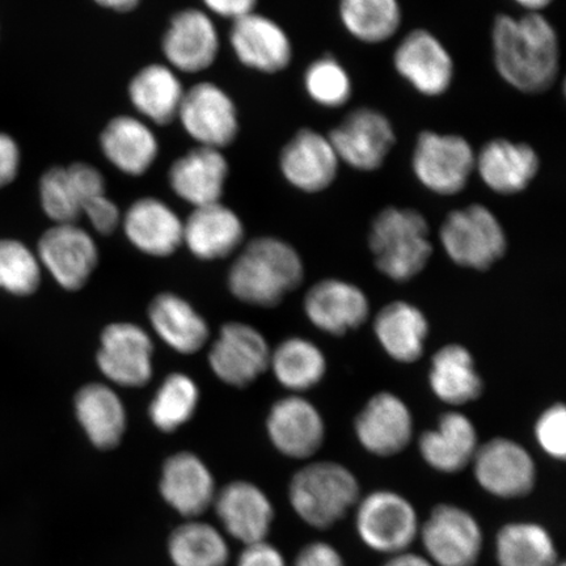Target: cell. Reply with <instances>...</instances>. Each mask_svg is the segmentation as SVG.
<instances>
[{
    "instance_id": "cell-40",
    "label": "cell",
    "mask_w": 566,
    "mask_h": 566,
    "mask_svg": "<svg viewBox=\"0 0 566 566\" xmlns=\"http://www.w3.org/2000/svg\"><path fill=\"white\" fill-rule=\"evenodd\" d=\"M41 208L54 223H77L86 197L67 166H54L41 176L39 184Z\"/></svg>"
},
{
    "instance_id": "cell-28",
    "label": "cell",
    "mask_w": 566,
    "mask_h": 566,
    "mask_svg": "<svg viewBox=\"0 0 566 566\" xmlns=\"http://www.w3.org/2000/svg\"><path fill=\"white\" fill-rule=\"evenodd\" d=\"M479 448L475 423L459 410L443 413L437 427L423 431L419 440L423 462L446 475H454L471 465Z\"/></svg>"
},
{
    "instance_id": "cell-51",
    "label": "cell",
    "mask_w": 566,
    "mask_h": 566,
    "mask_svg": "<svg viewBox=\"0 0 566 566\" xmlns=\"http://www.w3.org/2000/svg\"><path fill=\"white\" fill-rule=\"evenodd\" d=\"M526 12L543 13L555 0H514Z\"/></svg>"
},
{
    "instance_id": "cell-39",
    "label": "cell",
    "mask_w": 566,
    "mask_h": 566,
    "mask_svg": "<svg viewBox=\"0 0 566 566\" xmlns=\"http://www.w3.org/2000/svg\"><path fill=\"white\" fill-rule=\"evenodd\" d=\"M198 402L200 389L196 381L187 374L174 373L163 380L148 408V416L163 433H174L192 420Z\"/></svg>"
},
{
    "instance_id": "cell-43",
    "label": "cell",
    "mask_w": 566,
    "mask_h": 566,
    "mask_svg": "<svg viewBox=\"0 0 566 566\" xmlns=\"http://www.w3.org/2000/svg\"><path fill=\"white\" fill-rule=\"evenodd\" d=\"M534 434L539 448L556 460L566 457V408L563 402H555L537 417Z\"/></svg>"
},
{
    "instance_id": "cell-2",
    "label": "cell",
    "mask_w": 566,
    "mask_h": 566,
    "mask_svg": "<svg viewBox=\"0 0 566 566\" xmlns=\"http://www.w3.org/2000/svg\"><path fill=\"white\" fill-rule=\"evenodd\" d=\"M303 280V260L292 244L275 237H259L243 245L230 268L228 282L240 302L273 308Z\"/></svg>"
},
{
    "instance_id": "cell-47",
    "label": "cell",
    "mask_w": 566,
    "mask_h": 566,
    "mask_svg": "<svg viewBox=\"0 0 566 566\" xmlns=\"http://www.w3.org/2000/svg\"><path fill=\"white\" fill-rule=\"evenodd\" d=\"M203 10L212 18L232 21L256 12L259 0H201Z\"/></svg>"
},
{
    "instance_id": "cell-49",
    "label": "cell",
    "mask_w": 566,
    "mask_h": 566,
    "mask_svg": "<svg viewBox=\"0 0 566 566\" xmlns=\"http://www.w3.org/2000/svg\"><path fill=\"white\" fill-rule=\"evenodd\" d=\"M384 566H434V564L428 557L405 551L389 557Z\"/></svg>"
},
{
    "instance_id": "cell-50",
    "label": "cell",
    "mask_w": 566,
    "mask_h": 566,
    "mask_svg": "<svg viewBox=\"0 0 566 566\" xmlns=\"http://www.w3.org/2000/svg\"><path fill=\"white\" fill-rule=\"evenodd\" d=\"M103 10L116 13H129L138 9L142 0H92Z\"/></svg>"
},
{
    "instance_id": "cell-27",
    "label": "cell",
    "mask_w": 566,
    "mask_h": 566,
    "mask_svg": "<svg viewBox=\"0 0 566 566\" xmlns=\"http://www.w3.org/2000/svg\"><path fill=\"white\" fill-rule=\"evenodd\" d=\"M244 239L242 218L223 202L195 208L184 221L182 245L203 261L231 256L243 247Z\"/></svg>"
},
{
    "instance_id": "cell-33",
    "label": "cell",
    "mask_w": 566,
    "mask_h": 566,
    "mask_svg": "<svg viewBox=\"0 0 566 566\" xmlns=\"http://www.w3.org/2000/svg\"><path fill=\"white\" fill-rule=\"evenodd\" d=\"M75 415L84 433L95 448L112 450L123 441L127 416L115 389L103 384H90L75 396Z\"/></svg>"
},
{
    "instance_id": "cell-21",
    "label": "cell",
    "mask_w": 566,
    "mask_h": 566,
    "mask_svg": "<svg viewBox=\"0 0 566 566\" xmlns=\"http://www.w3.org/2000/svg\"><path fill=\"white\" fill-rule=\"evenodd\" d=\"M269 440L282 455L313 458L327 437L324 417L302 395H290L274 402L266 419Z\"/></svg>"
},
{
    "instance_id": "cell-41",
    "label": "cell",
    "mask_w": 566,
    "mask_h": 566,
    "mask_svg": "<svg viewBox=\"0 0 566 566\" xmlns=\"http://www.w3.org/2000/svg\"><path fill=\"white\" fill-rule=\"evenodd\" d=\"M303 86L311 101L327 109L343 108L353 96L349 71L332 55L310 63L304 71Z\"/></svg>"
},
{
    "instance_id": "cell-25",
    "label": "cell",
    "mask_w": 566,
    "mask_h": 566,
    "mask_svg": "<svg viewBox=\"0 0 566 566\" xmlns=\"http://www.w3.org/2000/svg\"><path fill=\"white\" fill-rule=\"evenodd\" d=\"M122 229L129 243L153 258L171 256L182 245L184 221L161 198H137L123 212Z\"/></svg>"
},
{
    "instance_id": "cell-45",
    "label": "cell",
    "mask_w": 566,
    "mask_h": 566,
    "mask_svg": "<svg viewBox=\"0 0 566 566\" xmlns=\"http://www.w3.org/2000/svg\"><path fill=\"white\" fill-rule=\"evenodd\" d=\"M292 566H346L338 549L327 542H313L296 555Z\"/></svg>"
},
{
    "instance_id": "cell-8",
    "label": "cell",
    "mask_w": 566,
    "mask_h": 566,
    "mask_svg": "<svg viewBox=\"0 0 566 566\" xmlns=\"http://www.w3.org/2000/svg\"><path fill=\"white\" fill-rule=\"evenodd\" d=\"M176 122L196 146L223 151L239 137L237 103L228 91L210 81L187 88Z\"/></svg>"
},
{
    "instance_id": "cell-44",
    "label": "cell",
    "mask_w": 566,
    "mask_h": 566,
    "mask_svg": "<svg viewBox=\"0 0 566 566\" xmlns=\"http://www.w3.org/2000/svg\"><path fill=\"white\" fill-rule=\"evenodd\" d=\"M83 216L98 235L108 237L122 228L123 211L106 193L88 201L83 209Z\"/></svg>"
},
{
    "instance_id": "cell-7",
    "label": "cell",
    "mask_w": 566,
    "mask_h": 566,
    "mask_svg": "<svg viewBox=\"0 0 566 566\" xmlns=\"http://www.w3.org/2000/svg\"><path fill=\"white\" fill-rule=\"evenodd\" d=\"M356 530L366 547L379 554L408 551L420 533L419 515L405 495L378 490L359 499Z\"/></svg>"
},
{
    "instance_id": "cell-31",
    "label": "cell",
    "mask_w": 566,
    "mask_h": 566,
    "mask_svg": "<svg viewBox=\"0 0 566 566\" xmlns=\"http://www.w3.org/2000/svg\"><path fill=\"white\" fill-rule=\"evenodd\" d=\"M374 335L380 348L395 363L410 365L420 360L427 349L430 324L427 315L416 304L394 301L375 315Z\"/></svg>"
},
{
    "instance_id": "cell-5",
    "label": "cell",
    "mask_w": 566,
    "mask_h": 566,
    "mask_svg": "<svg viewBox=\"0 0 566 566\" xmlns=\"http://www.w3.org/2000/svg\"><path fill=\"white\" fill-rule=\"evenodd\" d=\"M446 256L460 268L490 271L505 258L509 240L497 216L481 203L449 212L440 228Z\"/></svg>"
},
{
    "instance_id": "cell-17",
    "label": "cell",
    "mask_w": 566,
    "mask_h": 566,
    "mask_svg": "<svg viewBox=\"0 0 566 566\" xmlns=\"http://www.w3.org/2000/svg\"><path fill=\"white\" fill-rule=\"evenodd\" d=\"M154 343L133 323H113L103 331L97 366L113 385L139 388L153 378Z\"/></svg>"
},
{
    "instance_id": "cell-32",
    "label": "cell",
    "mask_w": 566,
    "mask_h": 566,
    "mask_svg": "<svg viewBox=\"0 0 566 566\" xmlns=\"http://www.w3.org/2000/svg\"><path fill=\"white\" fill-rule=\"evenodd\" d=\"M429 386L436 398L450 407L471 405L484 392L475 358L460 344L444 345L433 354Z\"/></svg>"
},
{
    "instance_id": "cell-22",
    "label": "cell",
    "mask_w": 566,
    "mask_h": 566,
    "mask_svg": "<svg viewBox=\"0 0 566 566\" xmlns=\"http://www.w3.org/2000/svg\"><path fill=\"white\" fill-rule=\"evenodd\" d=\"M541 168L539 154L526 142L493 138L476 151L475 175L499 196L526 192Z\"/></svg>"
},
{
    "instance_id": "cell-24",
    "label": "cell",
    "mask_w": 566,
    "mask_h": 566,
    "mask_svg": "<svg viewBox=\"0 0 566 566\" xmlns=\"http://www.w3.org/2000/svg\"><path fill=\"white\" fill-rule=\"evenodd\" d=\"M98 148L116 171L134 179L150 172L160 157L155 127L136 115L112 117L98 136Z\"/></svg>"
},
{
    "instance_id": "cell-13",
    "label": "cell",
    "mask_w": 566,
    "mask_h": 566,
    "mask_svg": "<svg viewBox=\"0 0 566 566\" xmlns=\"http://www.w3.org/2000/svg\"><path fill=\"white\" fill-rule=\"evenodd\" d=\"M396 73L417 94L441 97L454 83L455 62L433 32L417 28L401 39L392 56Z\"/></svg>"
},
{
    "instance_id": "cell-9",
    "label": "cell",
    "mask_w": 566,
    "mask_h": 566,
    "mask_svg": "<svg viewBox=\"0 0 566 566\" xmlns=\"http://www.w3.org/2000/svg\"><path fill=\"white\" fill-rule=\"evenodd\" d=\"M328 138L342 165L359 172L378 171L396 145L391 119L371 106L350 111Z\"/></svg>"
},
{
    "instance_id": "cell-19",
    "label": "cell",
    "mask_w": 566,
    "mask_h": 566,
    "mask_svg": "<svg viewBox=\"0 0 566 566\" xmlns=\"http://www.w3.org/2000/svg\"><path fill=\"white\" fill-rule=\"evenodd\" d=\"M303 310L311 324L324 334L339 337L357 331L369 321V296L356 283L331 277L307 290Z\"/></svg>"
},
{
    "instance_id": "cell-3",
    "label": "cell",
    "mask_w": 566,
    "mask_h": 566,
    "mask_svg": "<svg viewBox=\"0 0 566 566\" xmlns=\"http://www.w3.org/2000/svg\"><path fill=\"white\" fill-rule=\"evenodd\" d=\"M369 248L375 268L396 283L415 280L434 252L427 218L419 210L398 207H387L374 218Z\"/></svg>"
},
{
    "instance_id": "cell-18",
    "label": "cell",
    "mask_w": 566,
    "mask_h": 566,
    "mask_svg": "<svg viewBox=\"0 0 566 566\" xmlns=\"http://www.w3.org/2000/svg\"><path fill=\"white\" fill-rule=\"evenodd\" d=\"M229 44L240 65L256 73L275 75L292 65L294 48L285 28L258 11L232 21Z\"/></svg>"
},
{
    "instance_id": "cell-11",
    "label": "cell",
    "mask_w": 566,
    "mask_h": 566,
    "mask_svg": "<svg viewBox=\"0 0 566 566\" xmlns=\"http://www.w3.org/2000/svg\"><path fill=\"white\" fill-rule=\"evenodd\" d=\"M419 536L434 566H476L484 547L479 521L452 504L437 505L420 526Z\"/></svg>"
},
{
    "instance_id": "cell-20",
    "label": "cell",
    "mask_w": 566,
    "mask_h": 566,
    "mask_svg": "<svg viewBox=\"0 0 566 566\" xmlns=\"http://www.w3.org/2000/svg\"><path fill=\"white\" fill-rule=\"evenodd\" d=\"M354 433L359 444L375 457L399 455L412 442V410L398 395L375 394L354 420Z\"/></svg>"
},
{
    "instance_id": "cell-15",
    "label": "cell",
    "mask_w": 566,
    "mask_h": 566,
    "mask_svg": "<svg viewBox=\"0 0 566 566\" xmlns=\"http://www.w3.org/2000/svg\"><path fill=\"white\" fill-rule=\"evenodd\" d=\"M339 161L328 136L302 127L282 146L280 172L290 187L306 195L325 192L337 180Z\"/></svg>"
},
{
    "instance_id": "cell-52",
    "label": "cell",
    "mask_w": 566,
    "mask_h": 566,
    "mask_svg": "<svg viewBox=\"0 0 566 566\" xmlns=\"http://www.w3.org/2000/svg\"><path fill=\"white\" fill-rule=\"evenodd\" d=\"M556 566H565V563L558 562V564Z\"/></svg>"
},
{
    "instance_id": "cell-42",
    "label": "cell",
    "mask_w": 566,
    "mask_h": 566,
    "mask_svg": "<svg viewBox=\"0 0 566 566\" xmlns=\"http://www.w3.org/2000/svg\"><path fill=\"white\" fill-rule=\"evenodd\" d=\"M41 283L38 254L19 240H0V289L13 295L35 293Z\"/></svg>"
},
{
    "instance_id": "cell-29",
    "label": "cell",
    "mask_w": 566,
    "mask_h": 566,
    "mask_svg": "<svg viewBox=\"0 0 566 566\" xmlns=\"http://www.w3.org/2000/svg\"><path fill=\"white\" fill-rule=\"evenodd\" d=\"M186 91L179 73L165 62H154L132 76L127 98L134 115L154 127L168 126L176 122Z\"/></svg>"
},
{
    "instance_id": "cell-35",
    "label": "cell",
    "mask_w": 566,
    "mask_h": 566,
    "mask_svg": "<svg viewBox=\"0 0 566 566\" xmlns=\"http://www.w3.org/2000/svg\"><path fill=\"white\" fill-rule=\"evenodd\" d=\"M269 369L282 387L301 395L322 384L328 363L324 352L311 339L290 337L272 350Z\"/></svg>"
},
{
    "instance_id": "cell-38",
    "label": "cell",
    "mask_w": 566,
    "mask_h": 566,
    "mask_svg": "<svg viewBox=\"0 0 566 566\" xmlns=\"http://www.w3.org/2000/svg\"><path fill=\"white\" fill-rule=\"evenodd\" d=\"M168 552L175 566H226L230 556L223 535L209 523L196 520L174 531Z\"/></svg>"
},
{
    "instance_id": "cell-34",
    "label": "cell",
    "mask_w": 566,
    "mask_h": 566,
    "mask_svg": "<svg viewBox=\"0 0 566 566\" xmlns=\"http://www.w3.org/2000/svg\"><path fill=\"white\" fill-rule=\"evenodd\" d=\"M148 321L163 343L180 354H195L207 345L209 327L192 304L174 293H161L148 307Z\"/></svg>"
},
{
    "instance_id": "cell-16",
    "label": "cell",
    "mask_w": 566,
    "mask_h": 566,
    "mask_svg": "<svg viewBox=\"0 0 566 566\" xmlns=\"http://www.w3.org/2000/svg\"><path fill=\"white\" fill-rule=\"evenodd\" d=\"M38 258L61 287L76 292L94 274L98 248L94 237L80 224L54 223L42 233Z\"/></svg>"
},
{
    "instance_id": "cell-37",
    "label": "cell",
    "mask_w": 566,
    "mask_h": 566,
    "mask_svg": "<svg viewBox=\"0 0 566 566\" xmlns=\"http://www.w3.org/2000/svg\"><path fill=\"white\" fill-rule=\"evenodd\" d=\"M338 18L354 40L379 45L400 31L402 9L400 0H339Z\"/></svg>"
},
{
    "instance_id": "cell-30",
    "label": "cell",
    "mask_w": 566,
    "mask_h": 566,
    "mask_svg": "<svg viewBox=\"0 0 566 566\" xmlns=\"http://www.w3.org/2000/svg\"><path fill=\"white\" fill-rule=\"evenodd\" d=\"M160 493L169 506L188 520H196L216 500V481L208 465L192 452H177L163 465Z\"/></svg>"
},
{
    "instance_id": "cell-23",
    "label": "cell",
    "mask_w": 566,
    "mask_h": 566,
    "mask_svg": "<svg viewBox=\"0 0 566 566\" xmlns=\"http://www.w3.org/2000/svg\"><path fill=\"white\" fill-rule=\"evenodd\" d=\"M230 163L222 150L195 146L177 157L167 172L172 193L190 207L222 202Z\"/></svg>"
},
{
    "instance_id": "cell-12",
    "label": "cell",
    "mask_w": 566,
    "mask_h": 566,
    "mask_svg": "<svg viewBox=\"0 0 566 566\" xmlns=\"http://www.w3.org/2000/svg\"><path fill=\"white\" fill-rule=\"evenodd\" d=\"M472 467L481 490L501 500L526 497L536 485L533 455L511 438L495 437L480 444Z\"/></svg>"
},
{
    "instance_id": "cell-1",
    "label": "cell",
    "mask_w": 566,
    "mask_h": 566,
    "mask_svg": "<svg viewBox=\"0 0 566 566\" xmlns=\"http://www.w3.org/2000/svg\"><path fill=\"white\" fill-rule=\"evenodd\" d=\"M492 53L501 80L521 94H544L555 86L560 75V39L543 13L495 17Z\"/></svg>"
},
{
    "instance_id": "cell-26",
    "label": "cell",
    "mask_w": 566,
    "mask_h": 566,
    "mask_svg": "<svg viewBox=\"0 0 566 566\" xmlns=\"http://www.w3.org/2000/svg\"><path fill=\"white\" fill-rule=\"evenodd\" d=\"M212 505L223 528L244 546L266 541L274 521V507L258 485L233 481L217 493Z\"/></svg>"
},
{
    "instance_id": "cell-4",
    "label": "cell",
    "mask_w": 566,
    "mask_h": 566,
    "mask_svg": "<svg viewBox=\"0 0 566 566\" xmlns=\"http://www.w3.org/2000/svg\"><path fill=\"white\" fill-rule=\"evenodd\" d=\"M360 499V486L354 473L332 460L304 465L289 485L293 511L308 526L327 530L342 521Z\"/></svg>"
},
{
    "instance_id": "cell-36",
    "label": "cell",
    "mask_w": 566,
    "mask_h": 566,
    "mask_svg": "<svg viewBox=\"0 0 566 566\" xmlns=\"http://www.w3.org/2000/svg\"><path fill=\"white\" fill-rule=\"evenodd\" d=\"M499 566H556L558 552L546 527L535 522H511L495 535Z\"/></svg>"
},
{
    "instance_id": "cell-6",
    "label": "cell",
    "mask_w": 566,
    "mask_h": 566,
    "mask_svg": "<svg viewBox=\"0 0 566 566\" xmlns=\"http://www.w3.org/2000/svg\"><path fill=\"white\" fill-rule=\"evenodd\" d=\"M476 150L459 134L423 130L412 153L416 180L430 193L452 197L464 192L475 175Z\"/></svg>"
},
{
    "instance_id": "cell-10",
    "label": "cell",
    "mask_w": 566,
    "mask_h": 566,
    "mask_svg": "<svg viewBox=\"0 0 566 566\" xmlns=\"http://www.w3.org/2000/svg\"><path fill=\"white\" fill-rule=\"evenodd\" d=\"M221 46L214 18L197 7L175 12L160 41L165 63L176 73L190 75L214 66Z\"/></svg>"
},
{
    "instance_id": "cell-48",
    "label": "cell",
    "mask_w": 566,
    "mask_h": 566,
    "mask_svg": "<svg viewBox=\"0 0 566 566\" xmlns=\"http://www.w3.org/2000/svg\"><path fill=\"white\" fill-rule=\"evenodd\" d=\"M21 165V154L17 140L0 133V188L10 186L17 179Z\"/></svg>"
},
{
    "instance_id": "cell-46",
    "label": "cell",
    "mask_w": 566,
    "mask_h": 566,
    "mask_svg": "<svg viewBox=\"0 0 566 566\" xmlns=\"http://www.w3.org/2000/svg\"><path fill=\"white\" fill-rule=\"evenodd\" d=\"M238 566H287L279 548L266 541L247 544L238 558Z\"/></svg>"
},
{
    "instance_id": "cell-14",
    "label": "cell",
    "mask_w": 566,
    "mask_h": 566,
    "mask_svg": "<svg viewBox=\"0 0 566 566\" xmlns=\"http://www.w3.org/2000/svg\"><path fill=\"white\" fill-rule=\"evenodd\" d=\"M272 349L261 332L250 324H224L211 345L209 364L223 384L244 388L271 366Z\"/></svg>"
}]
</instances>
